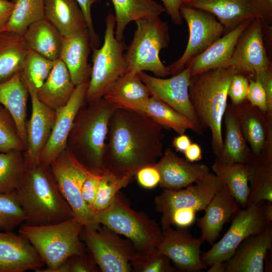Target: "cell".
Masks as SVG:
<instances>
[{
	"label": "cell",
	"instance_id": "54",
	"mask_svg": "<svg viewBox=\"0 0 272 272\" xmlns=\"http://www.w3.org/2000/svg\"><path fill=\"white\" fill-rule=\"evenodd\" d=\"M13 2L0 0V33L5 31L14 8Z\"/></svg>",
	"mask_w": 272,
	"mask_h": 272
},
{
	"label": "cell",
	"instance_id": "2",
	"mask_svg": "<svg viewBox=\"0 0 272 272\" xmlns=\"http://www.w3.org/2000/svg\"><path fill=\"white\" fill-rule=\"evenodd\" d=\"M237 72L230 66L210 70L191 76L189 96L200 127L212 134L213 153L217 158L223 144L222 122L228 103V90Z\"/></svg>",
	"mask_w": 272,
	"mask_h": 272
},
{
	"label": "cell",
	"instance_id": "38",
	"mask_svg": "<svg viewBox=\"0 0 272 272\" xmlns=\"http://www.w3.org/2000/svg\"><path fill=\"white\" fill-rule=\"evenodd\" d=\"M26 166L24 151L0 152V194L19 188L24 180Z\"/></svg>",
	"mask_w": 272,
	"mask_h": 272
},
{
	"label": "cell",
	"instance_id": "32",
	"mask_svg": "<svg viewBox=\"0 0 272 272\" xmlns=\"http://www.w3.org/2000/svg\"><path fill=\"white\" fill-rule=\"evenodd\" d=\"M62 37L58 30L45 18L31 24L23 35L28 49L53 61L60 58Z\"/></svg>",
	"mask_w": 272,
	"mask_h": 272
},
{
	"label": "cell",
	"instance_id": "33",
	"mask_svg": "<svg viewBox=\"0 0 272 272\" xmlns=\"http://www.w3.org/2000/svg\"><path fill=\"white\" fill-rule=\"evenodd\" d=\"M115 11L114 33L118 41L123 39L125 27L140 19L160 17L165 12L164 7L154 0H111Z\"/></svg>",
	"mask_w": 272,
	"mask_h": 272
},
{
	"label": "cell",
	"instance_id": "18",
	"mask_svg": "<svg viewBox=\"0 0 272 272\" xmlns=\"http://www.w3.org/2000/svg\"><path fill=\"white\" fill-rule=\"evenodd\" d=\"M232 105L252 156L272 159V121L247 99Z\"/></svg>",
	"mask_w": 272,
	"mask_h": 272
},
{
	"label": "cell",
	"instance_id": "12",
	"mask_svg": "<svg viewBox=\"0 0 272 272\" xmlns=\"http://www.w3.org/2000/svg\"><path fill=\"white\" fill-rule=\"evenodd\" d=\"M180 13L187 23L189 37L186 48L179 59L167 66L170 75L183 71L187 62L220 38L225 28L213 15L183 4Z\"/></svg>",
	"mask_w": 272,
	"mask_h": 272
},
{
	"label": "cell",
	"instance_id": "41",
	"mask_svg": "<svg viewBox=\"0 0 272 272\" xmlns=\"http://www.w3.org/2000/svg\"><path fill=\"white\" fill-rule=\"evenodd\" d=\"M103 170L94 203L95 213L111 205L120 189L126 187L132 178L129 176H118Z\"/></svg>",
	"mask_w": 272,
	"mask_h": 272
},
{
	"label": "cell",
	"instance_id": "52",
	"mask_svg": "<svg viewBox=\"0 0 272 272\" xmlns=\"http://www.w3.org/2000/svg\"><path fill=\"white\" fill-rule=\"evenodd\" d=\"M253 10L263 23L271 26L272 0H248Z\"/></svg>",
	"mask_w": 272,
	"mask_h": 272
},
{
	"label": "cell",
	"instance_id": "8",
	"mask_svg": "<svg viewBox=\"0 0 272 272\" xmlns=\"http://www.w3.org/2000/svg\"><path fill=\"white\" fill-rule=\"evenodd\" d=\"M105 22L106 29L103 44L99 48L92 49L93 64L86 95L88 103L103 98L127 70L123 54L126 45L123 39L120 41L115 37L114 15L108 14Z\"/></svg>",
	"mask_w": 272,
	"mask_h": 272
},
{
	"label": "cell",
	"instance_id": "59",
	"mask_svg": "<svg viewBox=\"0 0 272 272\" xmlns=\"http://www.w3.org/2000/svg\"><path fill=\"white\" fill-rule=\"evenodd\" d=\"M9 1H11V0H9Z\"/></svg>",
	"mask_w": 272,
	"mask_h": 272
},
{
	"label": "cell",
	"instance_id": "51",
	"mask_svg": "<svg viewBox=\"0 0 272 272\" xmlns=\"http://www.w3.org/2000/svg\"><path fill=\"white\" fill-rule=\"evenodd\" d=\"M252 77L257 78L264 89L267 103L266 116L269 121H272V70L255 74L250 78Z\"/></svg>",
	"mask_w": 272,
	"mask_h": 272
},
{
	"label": "cell",
	"instance_id": "10",
	"mask_svg": "<svg viewBox=\"0 0 272 272\" xmlns=\"http://www.w3.org/2000/svg\"><path fill=\"white\" fill-rule=\"evenodd\" d=\"M80 238L101 271H132L130 261L139 251L128 239L104 225L97 230L84 226Z\"/></svg>",
	"mask_w": 272,
	"mask_h": 272
},
{
	"label": "cell",
	"instance_id": "23",
	"mask_svg": "<svg viewBox=\"0 0 272 272\" xmlns=\"http://www.w3.org/2000/svg\"><path fill=\"white\" fill-rule=\"evenodd\" d=\"M239 208L223 183L203 210L204 215L196 219L197 226L201 231L200 240L212 245L219 238L224 225Z\"/></svg>",
	"mask_w": 272,
	"mask_h": 272
},
{
	"label": "cell",
	"instance_id": "9",
	"mask_svg": "<svg viewBox=\"0 0 272 272\" xmlns=\"http://www.w3.org/2000/svg\"><path fill=\"white\" fill-rule=\"evenodd\" d=\"M49 168L74 217L84 227L98 229L101 225L96 213L85 203L81 194L83 182L90 170L67 147L51 163Z\"/></svg>",
	"mask_w": 272,
	"mask_h": 272
},
{
	"label": "cell",
	"instance_id": "7",
	"mask_svg": "<svg viewBox=\"0 0 272 272\" xmlns=\"http://www.w3.org/2000/svg\"><path fill=\"white\" fill-rule=\"evenodd\" d=\"M100 225L130 240L139 252L157 247L163 238L161 228L144 212L132 209L119 192L111 205L96 213Z\"/></svg>",
	"mask_w": 272,
	"mask_h": 272
},
{
	"label": "cell",
	"instance_id": "40",
	"mask_svg": "<svg viewBox=\"0 0 272 272\" xmlns=\"http://www.w3.org/2000/svg\"><path fill=\"white\" fill-rule=\"evenodd\" d=\"M54 61L28 49L20 71L22 79L29 90L37 92L49 75Z\"/></svg>",
	"mask_w": 272,
	"mask_h": 272
},
{
	"label": "cell",
	"instance_id": "53",
	"mask_svg": "<svg viewBox=\"0 0 272 272\" xmlns=\"http://www.w3.org/2000/svg\"><path fill=\"white\" fill-rule=\"evenodd\" d=\"M168 15L170 17L172 22L176 25L182 23V18L180 13V9L183 4L184 0H161Z\"/></svg>",
	"mask_w": 272,
	"mask_h": 272
},
{
	"label": "cell",
	"instance_id": "26",
	"mask_svg": "<svg viewBox=\"0 0 272 272\" xmlns=\"http://www.w3.org/2000/svg\"><path fill=\"white\" fill-rule=\"evenodd\" d=\"M183 4L214 15L228 32L246 20L259 18L248 0H184Z\"/></svg>",
	"mask_w": 272,
	"mask_h": 272
},
{
	"label": "cell",
	"instance_id": "5",
	"mask_svg": "<svg viewBox=\"0 0 272 272\" xmlns=\"http://www.w3.org/2000/svg\"><path fill=\"white\" fill-rule=\"evenodd\" d=\"M84 226L75 217L48 225H21L19 233L35 248L47 267L37 272H54L70 257L85 252L80 238Z\"/></svg>",
	"mask_w": 272,
	"mask_h": 272
},
{
	"label": "cell",
	"instance_id": "16",
	"mask_svg": "<svg viewBox=\"0 0 272 272\" xmlns=\"http://www.w3.org/2000/svg\"><path fill=\"white\" fill-rule=\"evenodd\" d=\"M89 80L77 86L68 102L55 110L56 119L52 132L40 156V163L42 165L49 168L66 148L75 117L86 101Z\"/></svg>",
	"mask_w": 272,
	"mask_h": 272
},
{
	"label": "cell",
	"instance_id": "42",
	"mask_svg": "<svg viewBox=\"0 0 272 272\" xmlns=\"http://www.w3.org/2000/svg\"><path fill=\"white\" fill-rule=\"evenodd\" d=\"M135 272H177L170 259L158 247L138 252L130 261Z\"/></svg>",
	"mask_w": 272,
	"mask_h": 272
},
{
	"label": "cell",
	"instance_id": "3",
	"mask_svg": "<svg viewBox=\"0 0 272 272\" xmlns=\"http://www.w3.org/2000/svg\"><path fill=\"white\" fill-rule=\"evenodd\" d=\"M26 165L24 182L15 191L26 216L25 224L32 226L48 225L74 217L49 167L40 162Z\"/></svg>",
	"mask_w": 272,
	"mask_h": 272
},
{
	"label": "cell",
	"instance_id": "36",
	"mask_svg": "<svg viewBox=\"0 0 272 272\" xmlns=\"http://www.w3.org/2000/svg\"><path fill=\"white\" fill-rule=\"evenodd\" d=\"M212 169L226 185L239 207L246 208L250 193L246 164L226 165L216 160Z\"/></svg>",
	"mask_w": 272,
	"mask_h": 272
},
{
	"label": "cell",
	"instance_id": "6",
	"mask_svg": "<svg viewBox=\"0 0 272 272\" xmlns=\"http://www.w3.org/2000/svg\"><path fill=\"white\" fill-rule=\"evenodd\" d=\"M137 28L133 39L124 56L126 72H152L155 77L170 75L167 66L159 56L160 51L167 48L170 36L168 24L160 17H150L135 21Z\"/></svg>",
	"mask_w": 272,
	"mask_h": 272
},
{
	"label": "cell",
	"instance_id": "37",
	"mask_svg": "<svg viewBox=\"0 0 272 272\" xmlns=\"http://www.w3.org/2000/svg\"><path fill=\"white\" fill-rule=\"evenodd\" d=\"M143 112L165 129H171L178 134L187 129L196 132L193 123L162 100L151 96L142 109Z\"/></svg>",
	"mask_w": 272,
	"mask_h": 272
},
{
	"label": "cell",
	"instance_id": "57",
	"mask_svg": "<svg viewBox=\"0 0 272 272\" xmlns=\"http://www.w3.org/2000/svg\"><path fill=\"white\" fill-rule=\"evenodd\" d=\"M262 213L265 219L269 222L272 221V204L267 202L262 206Z\"/></svg>",
	"mask_w": 272,
	"mask_h": 272
},
{
	"label": "cell",
	"instance_id": "13",
	"mask_svg": "<svg viewBox=\"0 0 272 272\" xmlns=\"http://www.w3.org/2000/svg\"><path fill=\"white\" fill-rule=\"evenodd\" d=\"M194 183L179 190L163 189L154 198L156 210L161 214V225L177 210L190 209L197 213L203 211L223 184L216 174L210 172Z\"/></svg>",
	"mask_w": 272,
	"mask_h": 272
},
{
	"label": "cell",
	"instance_id": "34",
	"mask_svg": "<svg viewBox=\"0 0 272 272\" xmlns=\"http://www.w3.org/2000/svg\"><path fill=\"white\" fill-rule=\"evenodd\" d=\"M246 165L250 184L246 207L262 201L272 202V159L252 156Z\"/></svg>",
	"mask_w": 272,
	"mask_h": 272
},
{
	"label": "cell",
	"instance_id": "27",
	"mask_svg": "<svg viewBox=\"0 0 272 272\" xmlns=\"http://www.w3.org/2000/svg\"><path fill=\"white\" fill-rule=\"evenodd\" d=\"M152 96L138 73H126L106 92L103 98L117 108L141 112Z\"/></svg>",
	"mask_w": 272,
	"mask_h": 272
},
{
	"label": "cell",
	"instance_id": "19",
	"mask_svg": "<svg viewBox=\"0 0 272 272\" xmlns=\"http://www.w3.org/2000/svg\"><path fill=\"white\" fill-rule=\"evenodd\" d=\"M32 103L30 118L26 122V147L24 156L27 164L40 162V156L48 142L56 119L55 110L38 98L36 92L29 90Z\"/></svg>",
	"mask_w": 272,
	"mask_h": 272
},
{
	"label": "cell",
	"instance_id": "49",
	"mask_svg": "<svg viewBox=\"0 0 272 272\" xmlns=\"http://www.w3.org/2000/svg\"><path fill=\"white\" fill-rule=\"evenodd\" d=\"M80 7L84 16L89 32L91 49L97 48L99 44V38L95 32L93 23L91 8L92 6L99 0H76Z\"/></svg>",
	"mask_w": 272,
	"mask_h": 272
},
{
	"label": "cell",
	"instance_id": "48",
	"mask_svg": "<svg viewBox=\"0 0 272 272\" xmlns=\"http://www.w3.org/2000/svg\"><path fill=\"white\" fill-rule=\"evenodd\" d=\"M249 87L246 99L253 106L259 108L266 115L267 103L264 89L259 80L249 78Z\"/></svg>",
	"mask_w": 272,
	"mask_h": 272
},
{
	"label": "cell",
	"instance_id": "30",
	"mask_svg": "<svg viewBox=\"0 0 272 272\" xmlns=\"http://www.w3.org/2000/svg\"><path fill=\"white\" fill-rule=\"evenodd\" d=\"M76 87L68 69L59 58L54 61L49 75L36 93L39 100L56 110L68 102Z\"/></svg>",
	"mask_w": 272,
	"mask_h": 272
},
{
	"label": "cell",
	"instance_id": "11",
	"mask_svg": "<svg viewBox=\"0 0 272 272\" xmlns=\"http://www.w3.org/2000/svg\"><path fill=\"white\" fill-rule=\"evenodd\" d=\"M262 202L243 210L239 208L231 218V225L223 237L201 254V261L206 266L226 261L245 239L260 233L271 223L263 216Z\"/></svg>",
	"mask_w": 272,
	"mask_h": 272
},
{
	"label": "cell",
	"instance_id": "43",
	"mask_svg": "<svg viewBox=\"0 0 272 272\" xmlns=\"http://www.w3.org/2000/svg\"><path fill=\"white\" fill-rule=\"evenodd\" d=\"M15 191L0 194V231H10L26 221Z\"/></svg>",
	"mask_w": 272,
	"mask_h": 272
},
{
	"label": "cell",
	"instance_id": "47",
	"mask_svg": "<svg viewBox=\"0 0 272 272\" xmlns=\"http://www.w3.org/2000/svg\"><path fill=\"white\" fill-rule=\"evenodd\" d=\"M249 83V78L244 74L236 73L233 76L228 90L231 103L237 105L246 99Z\"/></svg>",
	"mask_w": 272,
	"mask_h": 272
},
{
	"label": "cell",
	"instance_id": "31",
	"mask_svg": "<svg viewBox=\"0 0 272 272\" xmlns=\"http://www.w3.org/2000/svg\"><path fill=\"white\" fill-rule=\"evenodd\" d=\"M44 18L63 37L87 29L83 13L76 0H45Z\"/></svg>",
	"mask_w": 272,
	"mask_h": 272
},
{
	"label": "cell",
	"instance_id": "44",
	"mask_svg": "<svg viewBox=\"0 0 272 272\" xmlns=\"http://www.w3.org/2000/svg\"><path fill=\"white\" fill-rule=\"evenodd\" d=\"M25 150L26 146L19 136L13 117L0 104V152L12 150L25 152Z\"/></svg>",
	"mask_w": 272,
	"mask_h": 272
},
{
	"label": "cell",
	"instance_id": "45",
	"mask_svg": "<svg viewBox=\"0 0 272 272\" xmlns=\"http://www.w3.org/2000/svg\"><path fill=\"white\" fill-rule=\"evenodd\" d=\"M99 270L91 254L84 252L70 257L54 272H97Z\"/></svg>",
	"mask_w": 272,
	"mask_h": 272
},
{
	"label": "cell",
	"instance_id": "55",
	"mask_svg": "<svg viewBox=\"0 0 272 272\" xmlns=\"http://www.w3.org/2000/svg\"><path fill=\"white\" fill-rule=\"evenodd\" d=\"M185 159L190 162L200 161L202 158V150L198 144L191 143L183 153Z\"/></svg>",
	"mask_w": 272,
	"mask_h": 272
},
{
	"label": "cell",
	"instance_id": "15",
	"mask_svg": "<svg viewBox=\"0 0 272 272\" xmlns=\"http://www.w3.org/2000/svg\"><path fill=\"white\" fill-rule=\"evenodd\" d=\"M138 74L143 83L149 88L152 96L162 100L194 125L196 133L203 132L193 110L189 96V86L191 74L189 68L171 78L164 79L150 76L144 72Z\"/></svg>",
	"mask_w": 272,
	"mask_h": 272
},
{
	"label": "cell",
	"instance_id": "17",
	"mask_svg": "<svg viewBox=\"0 0 272 272\" xmlns=\"http://www.w3.org/2000/svg\"><path fill=\"white\" fill-rule=\"evenodd\" d=\"M185 229L170 227L162 230L163 238L158 249L166 255L179 271L199 272L207 269L201 259L203 242Z\"/></svg>",
	"mask_w": 272,
	"mask_h": 272
},
{
	"label": "cell",
	"instance_id": "22",
	"mask_svg": "<svg viewBox=\"0 0 272 272\" xmlns=\"http://www.w3.org/2000/svg\"><path fill=\"white\" fill-rule=\"evenodd\" d=\"M271 245L270 223L262 232L247 237L240 243L225 262L226 272H263L264 260Z\"/></svg>",
	"mask_w": 272,
	"mask_h": 272
},
{
	"label": "cell",
	"instance_id": "56",
	"mask_svg": "<svg viewBox=\"0 0 272 272\" xmlns=\"http://www.w3.org/2000/svg\"><path fill=\"white\" fill-rule=\"evenodd\" d=\"M191 144L190 138L185 133L178 134V136L174 138L172 141V146L175 151L182 153Z\"/></svg>",
	"mask_w": 272,
	"mask_h": 272
},
{
	"label": "cell",
	"instance_id": "29",
	"mask_svg": "<svg viewBox=\"0 0 272 272\" xmlns=\"http://www.w3.org/2000/svg\"><path fill=\"white\" fill-rule=\"evenodd\" d=\"M29 91L20 72L0 83V104L13 117L19 136L26 147V115Z\"/></svg>",
	"mask_w": 272,
	"mask_h": 272
},
{
	"label": "cell",
	"instance_id": "24",
	"mask_svg": "<svg viewBox=\"0 0 272 272\" xmlns=\"http://www.w3.org/2000/svg\"><path fill=\"white\" fill-rule=\"evenodd\" d=\"M252 20L243 22L215 41L203 52L191 58L185 67L189 68L191 76L210 70L230 66L237 41Z\"/></svg>",
	"mask_w": 272,
	"mask_h": 272
},
{
	"label": "cell",
	"instance_id": "1",
	"mask_svg": "<svg viewBox=\"0 0 272 272\" xmlns=\"http://www.w3.org/2000/svg\"><path fill=\"white\" fill-rule=\"evenodd\" d=\"M164 128L143 112L117 108L108 123L102 169L132 177L163 154Z\"/></svg>",
	"mask_w": 272,
	"mask_h": 272
},
{
	"label": "cell",
	"instance_id": "20",
	"mask_svg": "<svg viewBox=\"0 0 272 272\" xmlns=\"http://www.w3.org/2000/svg\"><path fill=\"white\" fill-rule=\"evenodd\" d=\"M154 166L160 174V186L169 190H179L192 185L210 172L206 164L180 158L170 148L165 150Z\"/></svg>",
	"mask_w": 272,
	"mask_h": 272
},
{
	"label": "cell",
	"instance_id": "39",
	"mask_svg": "<svg viewBox=\"0 0 272 272\" xmlns=\"http://www.w3.org/2000/svg\"><path fill=\"white\" fill-rule=\"evenodd\" d=\"M13 10L5 31L23 35L34 22L44 18L45 0H12Z\"/></svg>",
	"mask_w": 272,
	"mask_h": 272
},
{
	"label": "cell",
	"instance_id": "28",
	"mask_svg": "<svg viewBox=\"0 0 272 272\" xmlns=\"http://www.w3.org/2000/svg\"><path fill=\"white\" fill-rule=\"evenodd\" d=\"M223 120L225 127V138L222 151L216 160L226 165L246 164L252 155L231 103L228 104Z\"/></svg>",
	"mask_w": 272,
	"mask_h": 272
},
{
	"label": "cell",
	"instance_id": "46",
	"mask_svg": "<svg viewBox=\"0 0 272 272\" xmlns=\"http://www.w3.org/2000/svg\"><path fill=\"white\" fill-rule=\"evenodd\" d=\"M103 172V170H90L82 187V197L87 206L94 213V201Z\"/></svg>",
	"mask_w": 272,
	"mask_h": 272
},
{
	"label": "cell",
	"instance_id": "50",
	"mask_svg": "<svg viewBox=\"0 0 272 272\" xmlns=\"http://www.w3.org/2000/svg\"><path fill=\"white\" fill-rule=\"evenodd\" d=\"M135 175L140 185L146 188H153L159 184L160 174L156 168L149 166L140 169Z\"/></svg>",
	"mask_w": 272,
	"mask_h": 272
},
{
	"label": "cell",
	"instance_id": "14",
	"mask_svg": "<svg viewBox=\"0 0 272 272\" xmlns=\"http://www.w3.org/2000/svg\"><path fill=\"white\" fill-rule=\"evenodd\" d=\"M230 66L237 73L244 74L248 78L272 70L264 45L263 23L260 19H253L239 38Z\"/></svg>",
	"mask_w": 272,
	"mask_h": 272
},
{
	"label": "cell",
	"instance_id": "25",
	"mask_svg": "<svg viewBox=\"0 0 272 272\" xmlns=\"http://www.w3.org/2000/svg\"><path fill=\"white\" fill-rule=\"evenodd\" d=\"M88 29L63 37L60 59L65 64L77 86L90 80L92 66L88 63L91 49Z\"/></svg>",
	"mask_w": 272,
	"mask_h": 272
},
{
	"label": "cell",
	"instance_id": "58",
	"mask_svg": "<svg viewBox=\"0 0 272 272\" xmlns=\"http://www.w3.org/2000/svg\"><path fill=\"white\" fill-rule=\"evenodd\" d=\"M210 266V267L207 270V272H226L225 262H216Z\"/></svg>",
	"mask_w": 272,
	"mask_h": 272
},
{
	"label": "cell",
	"instance_id": "4",
	"mask_svg": "<svg viewBox=\"0 0 272 272\" xmlns=\"http://www.w3.org/2000/svg\"><path fill=\"white\" fill-rule=\"evenodd\" d=\"M117 108L103 97L83 106L75 117L67 148L89 170H103L109 121Z\"/></svg>",
	"mask_w": 272,
	"mask_h": 272
},
{
	"label": "cell",
	"instance_id": "35",
	"mask_svg": "<svg viewBox=\"0 0 272 272\" xmlns=\"http://www.w3.org/2000/svg\"><path fill=\"white\" fill-rule=\"evenodd\" d=\"M28 50L23 35L8 31L0 33V83L20 71Z\"/></svg>",
	"mask_w": 272,
	"mask_h": 272
},
{
	"label": "cell",
	"instance_id": "21",
	"mask_svg": "<svg viewBox=\"0 0 272 272\" xmlns=\"http://www.w3.org/2000/svg\"><path fill=\"white\" fill-rule=\"evenodd\" d=\"M44 264L32 244L23 236L0 231V272H23Z\"/></svg>",
	"mask_w": 272,
	"mask_h": 272
}]
</instances>
